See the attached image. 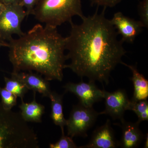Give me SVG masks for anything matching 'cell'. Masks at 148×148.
<instances>
[{"label":"cell","mask_w":148,"mask_h":148,"mask_svg":"<svg viewBox=\"0 0 148 148\" xmlns=\"http://www.w3.org/2000/svg\"><path fill=\"white\" fill-rule=\"evenodd\" d=\"M106 8L101 13L98 9L92 15L83 17L80 24L70 22L71 31L66 38L67 60L65 65L81 78L108 84L110 74L127 53L123 42L110 20L105 15Z\"/></svg>","instance_id":"obj_1"},{"label":"cell","mask_w":148,"mask_h":148,"mask_svg":"<svg viewBox=\"0 0 148 148\" xmlns=\"http://www.w3.org/2000/svg\"><path fill=\"white\" fill-rule=\"evenodd\" d=\"M8 57L13 72L35 71L48 81L61 82L67 60L66 38L57 28L35 25L9 41Z\"/></svg>","instance_id":"obj_2"},{"label":"cell","mask_w":148,"mask_h":148,"mask_svg":"<svg viewBox=\"0 0 148 148\" xmlns=\"http://www.w3.org/2000/svg\"><path fill=\"white\" fill-rule=\"evenodd\" d=\"M0 148H39L37 134L20 113L4 108L1 103Z\"/></svg>","instance_id":"obj_3"},{"label":"cell","mask_w":148,"mask_h":148,"mask_svg":"<svg viewBox=\"0 0 148 148\" xmlns=\"http://www.w3.org/2000/svg\"><path fill=\"white\" fill-rule=\"evenodd\" d=\"M32 14L39 22L56 28L70 23L74 16H84L81 0H38Z\"/></svg>","instance_id":"obj_4"},{"label":"cell","mask_w":148,"mask_h":148,"mask_svg":"<svg viewBox=\"0 0 148 148\" xmlns=\"http://www.w3.org/2000/svg\"><path fill=\"white\" fill-rule=\"evenodd\" d=\"M27 16L26 10L20 4L5 5L0 12V39L9 41L13 35L19 37L24 34L21 25Z\"/></svg>","instance_id":"obj_5"},{"label":"cell","mask_w":148,"mask_h":148,"mask_svg":"<svg viewBox=\"0 0 148 148\" xmlns=\"http://www.w3.org/2000/svg\"><path fill=\"white\" fill-rule=\"evenodd\" d=\"M98 115L93 107H86L79 103L74 106L66 122L68 136L73 138L87 137L88 130L95 123Z\"/></svg>","instance_id":"obj_6"},{"label":"cell","mask_w":148,"mask_h":148,"mask_svg":"<svg viewBox=\"0 0 148 148\" xmlns=\"http://www.w3.org/2000/svg\"><path fill=\"white\" fill-rule=\"evenodd\" d=\"M65 92L73 93L79 100L80 104L87 107H92L93 104L103 99L104 92L95 84V82L82 81L75 83L69 82L64 86Z\"/></svg>","instance_id":"obj_7"},{"label":"cell","mask_w":148,"mask_h":148,"mask_svg":"<svg viewBox=\"0 0 148 148\" xmlns=\"http://www.w3.org/2000/svg\"><path fill=\"white\" fill-rule=\"evenodd\" d=\"M105 99V109L99 113V115L110 116L114 119H118L120 121L124 119V114L126 110H129L130 101L124 89H119L112 92L103 90Z\"/></svg>","instance_id":"obj_8"},{"label":"cell","mask_w":148,"mask_h":148,"mask_svg":"<svg viewBox=\"0 0 148 148\" xmlns=\"http://www.w3.org/2000/svg\"><path fill=\"white\" fill-rule=\"evenodd\" d=\"M110 21L118 35H121L123 42L133 43L144 27L140 20L125 16L120 12L114 13Z\"/></svg>","instance_id":"obj_9"},{"label":"cell","mask_w":148,"mask_h":148,"mask_svg":"<svg viewBox=\"0 0 148 148\" xmlns=\"http://www.w3.org/2000/svg\"><path fill=\"white\" fill-rule=\"evenodd\" d=\"M119 147V141L116 139L110 121L108 119L106 123L93 131L90 141L79 148H115Z\"/></svg>","instance_id":"obj_10"},{"label":"cell","mask_w":148,"mask_h":148,"mask_svg":"<svg viewBox=\"0 0 148 148\" xmlns=\"http://www.w3.org/2000/svg\"><path fill=\"white\" fill-rule=\"evenodd\" d=\"M11 75L17 78L26 86L29 90L38 92L44 97L49 98L52 91L48 81L38 73L32 71L13 72Z\"/></svg>","instance_id":"obj_11"},{"label":"cell","mask_w":148,"mask_h":148,"mask_svg":"<svg viewBox=\"0 0 148 148\" xmlns=\"http://www.w3.org/2000/svg\"><path fill=\"white\" fill-rule=\"evenodd\" d=\"M119 125L122 129V136L119 141V147L122 148H138L145 138L139 128L140 123L122 121Z\"/></svg>","instance_id":"obj_12"},{"label":"cell","mask_w":148,"mask_h":148,"mask_svg":"<svg viewBox=\"0 0 148 148\" xmlns=\"http://www.w3.org/2000/svg\"><path fill=\"white\" fill-rule=\"evenodd\" d=\"M121 64L129 68L132 73V77L130 79L134 86V92L131 101L147 100L148 97V80L143 74L140 73L137 66L128 65L122 61Z\"/></svg>","instance_id":"obj_13"},{"label":"cell","mask_w":148,"mask_h":148,"mask_svg":"<svg viewBox=\"0 0 148 148\" xmlns=\"http://www.w3.org/2000/svg\"><path fill=\"white\" fill-rule=\"evenodd\" d=\"M34 99L31 103H25L23 100H21V104L19 106L21 111L20 114L23 119L27 122L40 123L45 113V107L36 102V92H34Z\"/></svg>","instance_id":"obj_14"},{"label":"cell","mask_w":148,"mask_h":148,"mask_svg":"<svg viewBox=\"0 0 148 148\" xmlns=\"http://www.w3.org/2000/svg\"><path fill=\"white\" fill-rule=\"evenodd\" d=\"M49 98L51 100L50 117L56 125L61 128L62 134H64V127L66 126L67 120L63 112V95L52 91Z\"/></svg>","instance_id":"obj_15"},{"label":"cell","mask_w":148,"mask_h":148,"mask_svg":"<svg viewBox=\"0 0 148 148\" xmlns=\"http://www.w3.org/2000/svg\"><path fill=\"white\" fill-rule=\"evenodd\" d=\"M4 81L5 88L16 95L17 98L23 100L24 95L29 90L24 83L13 75H11L10 78L4 77Z\"/></svg>","instance_id":"obj_16"},{"label":"cell","mask_w":148,"mask_h":148,"mask_svg":"<svg viewBox=\"0 0 148 148\" xmlns=\"http://www.w3.org/2000/svg\"><path fill=\"white\" fill-rule=\"evenodd\" d=\"M129 110L133 111L138 117V122L148 120V102L147 100L130 101Z\"/></svg>","instance_id":"obj_17"},{"label":"cell","mask_w":148,"mask_h":148,"mask_svg":"<svg viewBox=\"0 0 148 148\" xmlns=\"http://www.w3.org/2000/svg\"><path fill=\"white\" fill-rule=\"evenodd\" d=\"M0 96L1 98V104L4 108L11 110L17 104L16 95L6 90L5 88L0 86Z\"/></svg>","instance_id":"obj_18"},{"label":"cell","mask_w":148,"mask_h":148,"mask_svg":"<svg viewBox=\"0 0 148 148\" xmlns=\"http://www.w3.org/2000/svg\"><path fill=\"white\" fill-rule=\"evenodd\" d=\"M50 148H77L75 143H74L73 138L69 136H66L62 134L61 138L55 143H51L49 145Z\"/></svg>","instance_id":"obj_19"},{"label":"cell","mask_w":148,"mask_h":148,"mask_svg":"<svg viewBox=\"0 0 148 148\" xmlns=\"http://www.w3.org/2000/svg\"><path fill=\"white\" fill-rule=\"evenodd\" d=\"M138 14L140 16V21L143 26L148 29V0H142L138 4Z\"/></svg>","instance_id":"obj_20"},{"label":"cell","mask_w":148,"mask_h":148,"mask_svg":"<svg viewBox=\"0 0 148 148\" xmlns=\"http://www.w3.org/2000/svg\"><path fill=\"white\" fill-rule=\"evenodd\" d=\"M123 0H90L92 5L103 7V8H113L119 3Z\"/></svg>","instance_id":"obj_21"},{"label":"cell","mask_w":148,"mask_h":148,"mask_svg":"<svg viewBox=\"0 0 148 148\" xmlns=\"http://www.w3.org/2000/svg\"><path fill=\"white\" fill-rule=\"evenodd\" d=\"M38 0H21L20 4L26 9L27 16L33 14L35 6Z\"/></svg>","instance_id":"obj_22"},{"label":"cell","mask_w":148,"mask_h":148,"mask_svg":"<svg viewBox=\"0 0 148 148\" xmlns=\"http://www.w3.org/2000/svg\"><path fill=\"white\" fill-rule=\"evenodd\" d=\"M21 0H0V2L4 5L20 4Z\"/></svg>","instance_id":"obj_23"},{"label":"cell","mask_w":148,"mask_h":148,"mask_svg":"<svg viewBox=\"0 0 148 148\" xmlns=\"http://www.w3.org/2000/svg\"><path fill=\"white\" fill-rule=\"evenodd\" d=\"M2 47H8V43L0 39V48Z\"/></svg>","instance_id":"obj_24"},{"label":"cell","mask_w":148,"mask_h":148,"mask_svg":"<svg viewBox=\"0 0 148 148\" xmlns=\"http://www.w3.org/2000/svg\"><path fill=\"white\" fill-rule=\"evenodd\" d=\"M148 134L147 133L145 135V138L144 140H145V145H144V148H147L148 147Z\"/></svg>","instance_id":"obj_25"},{"label":"cell","mask_w":148,"mask_h":148,"mask_svg":"<svg viewBox=\"0 0 148 148\" xmlns=\"http://www.w3.org/2000/svg\"><path fill=\"white\" fill-rule=\"evenodd\" d=\"M4 7V5L3 4V3H2L0 2V12L1 11V10L3 9Z\"/></svg>","instance_id":"obj_26"}]
</instances>
